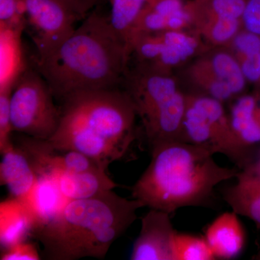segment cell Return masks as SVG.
I'll list each match as a JSON object with an SVG mask.
<instances>
[{
  "mask_svg": "<svg viewBox=\"0 0 260 260\" xmlns=\"http://www.w3.org/2000/svg\"><path fill=\"white\" fill-rule=\"evenodd\" d=\"M34 61L54 98L63 101L80 92L118 88L128 57L109 17L93 12L57 49Z\"/></svg>",
  "mask_w": 260,
  "mask_h": 260,
  "instance_id": "6da1fadb",
  "label": "cell"
},
{
  "mask_svg": "<svg viewBox=\"0 0 260 260\" xmlns=\"http://www.w3.org/2000/svg\"><path fill=\"white\" fill-rule=\"evenodd\" d=\"M61 102L59 127L48 140L53 148L85 154L106 170L125 157L138 136V116L124 90L80 92Z\"/></svg>",
  "mask_w": 260,
  "mask_h": 260,
  "instance_id": "7a4b0ae2",
  "label": "cell"
},
{
  "mask_svg": "<svg viewBox=\"0 0 260 260\" xmlns=\"http://www.w3.org/2000/svg\"><path fill=\"white\" fill-rule=\"evenodd\" d=\"M150 154L148 167L132 187V198L149 209L170 214L206 205L215 188L235 178L239 171L220 167L209 150L181 140L157 145Z\"/></svg>",
  "mask_w": 260,
  "mask_h": 260,
  "instance_id": "3957f363",
  "label": "cell"
},
{
  "mask_svg": "<svg viewBox=\"0 0 260 260\" xmlns=\"http://www.w3.org/2000/svg\"><path fill=\"white\" fill-rule=\"evenodd\" d=\"M144 205L109 190L85 199L70 200L52 221L32 237L49 260L104 259L115 241L136 219Z\"/></svg>",
  "mask_w": 260,
  "mask_h": 260,
  "instance_id": "277c9868",
  "label": "cell"
},
{
  "mask_svg": "<svg viewBox=\"0 0 260 260\" xmlns=\"http://www.w3.org/2000/svg\"><path fill=\"white\" fill-rule=\"evenodd\" d=\"M121 83L134 105L150 150L181 140L186 93L177 77L127 67Z\"/></svg>",
  "mask_w": 260,
  "mask_h": 260,
  "instance_id": "5b68a950",
  "label": "cell"
},
{
  "mask_svg": "<svg viewBox=\"0 0 260 260\" xmlns=\"http://www.w3.org/2000/svg\"><path fill=\"white\" fill-rule=\"evenodd\" d=\"M186 93L181 141L222 154L239 169L253 161L252 148L238 138L223 103L212 98Z\"/></svg>",
  "mask_w": 260,
  "mask_h": 260,
  "instance_id": "8992f818",
  "label": "cell"
},
{
  "mask_svg": "<svg viewBox=\"0 0 260 260\" xmlns=\"http://www.w3.org/2000/svg\"><path fill=\"white\" fill-rule=\"evenodd\" d=\"M47 81L35 68H25L15 81L10 98L13 132L49 140L61 120L60 108Z\"/></svg>",
  "mask_w": 260,
  "mask_h": 260,
  "instance_id": "52a82bcc",
  "label": "cell"
},
{
  "mask_svg": "<svg viewBox=\"0 0 260 260\" xmlns=\"http://www.w3.org/2000/svg\"><path fill=\"white\" fill-rule=\"evenodd\" d=\"M180 70L178 78L185 93L232 102L244 93L246 81L239 63L226 47L210 48Z\"/></svg>",
  "mask_w": 260,
  "mask_h": 260,
  "instance_id": "ba28073f",
  "label": "cell"
},
{
  "mask_svg": "<svg viewBox=\"0 0 260 260\" xmlns=\"http://www.w3.org/2000/svg\"><path fill=\"white\" fill-rule=\"evenodd\" d=\"M191 29L145 34L137 39L131 51L136 69L173 75L202 53L210 49Z\"/></svg>",
  "mask_w": 260,
  "mask_h": 260,
  "instance_id": "9c48e42d",
  "label": "cell"
},
{
  "mask_svg": "<svg viewBox=\"0 0 260 260\" xmlns=\"http://www.w3.org/2000/svg\"><path fill=\"white\" fill-rule=\"evenodd\" d=\"M24 30L37 48L36 58L49 55L75 31L80 20L61 0H22Z\"/></svg>",
  "mask_w": 260,
  "mask_h": 260,
  "instance_id": "30bf717a",
  "label": "cell"
},
{
  "mask_svg": "<svg viewBox=\"0 0 260 260\" xmlns=\"http://www.w3.org/2000/svg\"><path fill=\"white\" fill-rule=\"evenodd\" d=\"M172 214L150 209L141 219V229L135 239L129 259L174 260V240L177 231Z\"/></svg>",
  "mask_w": 260,
  "mask_h": 260,
  "instance_id": "8fae6325",
  "label": "cell"
},
{
  "mask_svg": "<svg viewBox=\"0 0 260 260\" xmlns=\"http://www.w3.org/2000/svg\"><path fill=\"white\" fill-rule=\"evenodd\" d=\"M191 29L189 17L181 0H155L146 7L135 25L127 55L135 39L145 34Z\"/></svg>",
  "mask_w": 260,
  "mask_h": 260,
  "instance_id": "7c38bea8",
  "label": "cell"
},
{
  "mask_svg": "<svg viewBox=\"0 0 260 260\" xmlns=\"http://www.w3.org/2000/svg\"><path fill=\"white\" fill-rule=\"evenodd\" d=\"M235 179L223 191V199L232 211L251 219L260 230V168L252 162L239 169Z\"/></svg>",
  "mask_w": 260,
  "mask_h": 260,
  "instance_id": "4fadbf2b",
  "label": "cell"
},
{
  "mask_svg": "<svg viewBox=\"0 0 260 260\" xmlns=\"http://www.w3.org/2000/svg\"><path fill=\"white\" fill-rule=\"evenodd\" d=\"M22 200L34 219V233L52 221L70 201L61 191L58 178L47 174L38 175L34 187Z\"/></svg>",
  "mask_w": 260,
  "mask_h": 260,
  "instance_id": "5bb4252c",
  "label": "cell"
},
{
  "mask_svg": "<svg viewBox=\"0 0 260 260\" xmlns=\"http://www.w3.org/2000/svg\"><path fill=\"white\" fill-rule=\"evenodd\" d=\"M238 216L234 211L225 212L205 230L204 237L216 259H234L244 249L245 232Z\"/></svg>",
  "mask_w": 260,
  "mask_h": 260,
  "instance_id": "9a60e30c",
  "label": "cell"
},
{
  "mask_svg": "<svg viewBox=\"0 0 260 260\" xmlns=\"http://www.w3.org/2000/svg\"><path fill=\"white\" fill-rule=\"evenodd\" d=\"M1 154V185L7 186L12 198L23 200L37 182V172L27 154L18 145L13 143Z\"/></svg>",
  "mask_w": 260,
  "mask_h": 260,
  "instance_id": "2e32d148",
  "label": "cell"
},
{
  "mask_svg": "<svg viewBox=\"0 0 260 260\" xmlns=\"http://www.w3.org/2000/svg\"><path fill=\"white\" fill-rule=\"evenodd\" d=\"M35 223L23 200L10 197L0 203V244L3 251L32 237Z\"/></svg>",
  "mask_w": 260,
  "mask_h": 260,
  "instance_id": "e0dca14e",
  "label": "cell"
},
{
  "mask_svg": "<svg viewBox=\"0 0 260 260\" xmlns=\"http://www.w3.org/2000/svg\"><path fill=\"white\" fill-rule=\"evenodd\" d=\"M238 138L249 148L260 144V91L242 94L232 101L229 113Z\"/></svg>",
  "mask_w": 260,
  "mask_h": 260,
  "instance_id": "ac0fdd59",
  "label": "cell"
},
{
  "mask_svg": "<svg viewBox=\"0 0 260 260\" xmlns=\"http://www.w3.org/2000/svg\"><path fill=\"white\" fill-rule=\"evenodd\" d=\"M63 194L70 200L91 198L118 186L102 168L58 178Z\"/></svg>",
  "mask_w": 260,
  "mask_h": 260,
  "instance_id": "d6986e66",
  "label": "cell"
},
{
  "mask_svg": "<svg viewBox=\"0 0 260 260\" xmlns=\"http://www.w3.org/2000/svg\"><path fill=\"white\" fill-rule=\"evenodd\" d=\"M226 48L237 59L247 83L260 91V36L242 30Z\"/></svg>",
  "mask_w": 260,
  "mask_h": 260,
  "instance_id": "ffe728a7",
  "label": "cell"
},
{
  "mask_svg": "<svg viewBox=\"0 0 260 260\" xmlns=\"http://www.w3.org/2000/svg\"><path fill=\"white\" fill-rule=\"evenodd\" d=\"M247 0H190L184 3V10L194 24L218 18L242 19Z\"/></svg>",
  "mask_w": 260,
  "mask_h": 260,
  "instance_id": "44dd1931",
  "label": "cell"
},
{
  "mask_svg": "<svg viewBox=\"0 0 260 260\" xmlns=\"http://www.w3.org/2000/svg\"><path fill=\"white\" fill-rule=\"evenodd\" d=\"M112 5L109 21L116 34L128 45L135 25L152 0H110ZM128 57V56H127Z\"/></svg>",
  "mask_w": 260,
  "mask_h": 260,
  "instance_id": "7402d4cb",
  "label": "cell"
},
{
  "mask_svg": "<svg viewBox=\"0 0 260 260\" xmlns=\"http://www.w3.org/2000/svg\"><path fill=\"white\" fill-rule=\"evenodd\" d=\"M191 29L210 47H226L242 30V19H212L195 24Z\"/></svg>",
  "mask_w": 260,
  "mask_h": 260,
  "instance_id": "603a6c76",
  "label": "cell"
},
{
  "mask_svg": "<svg viewBox=\"0 0 260 260\" xmlns=\"http://www.w3.org/2000/svg\"><path fill=\"white\" fill-rule=\"evenodd\" d=\"M174 260H215L205 237L176 233L174 240Z\"/></svg>",
  "mask_w": 260,
  "mask_h": 260,
  "instance_id": "cb8c5ba5",
  "label": "cell"
},
{
  "mask_svg": "<svg viewBox=\"0 0 260 260\" xmlns=\"http://www.w3.org/2000/svg\"><path fill=\"white\" fill-rule=\"evenodd\" d=\"M13 89L0 90V153L13 144L11 138L13 130L10 118V98Z\"/></svg>",
  "mask_w": 260,
  "mask_h": 260,
  "instance_id": "d4e9b609",
  "label": "cell"
},
{
  "mask_svg": "<svg viewBox=\"0 0 260 260\" xmlns=\"http://www.w3.org/2000/svg\"><path fill=\"white\" fill-rule=\"evenodd\" d=\"M0 26L24 30L22 0H0Z\"/></svg>",
  "mask_w": 260,
  "mask_h": 260,
  "instance_id": "484cf974",
  "label": "cell"
},
{
  "mask_svg": "<svg viewBox=\"0 0 260 260\" xmlns=\"http://www.w3.org/2000/svg\"><path fill=\"white\" fill-rule=\"evenodd\" d=\"M37 246L32 243H18L2 252L1 260H39L42 259Z\"/></svg>",
  "mask_w": 260,
  "mask_h": 260,
  "instance_id": "4316f807",
  "label": "cell"
},
{
  "mask_svg": "<svg viewBox=\"0 0 260 260\" xmlns=\"http://www.w3.org/2000/svg\"><path fill=\"white\" fill-rule=\"evenodd\" d=\"M242 23L243 29L260 36V0H247Z\"/></svg>",
  "mask_w": 260,
  "mask_h": 260,
  "instance_id": "83f0119b",
  "label": "cell"
},
{
  "mask_svg": "<svg viewBox=\"0 0 260 260\" xmlns=\"http://www.w3.org/2000/svg\"><path fill=\"white\" fill-rule=\"evenodd\" d=\"M70 10L79 17L85 18L90 10L96 4L99 0H61Z\"/></svg>",
  "mask_w": 260,
  "mask_h": 260,
  "instance_id": "f1b7e54d",
  "label": "cell"
},
{
  "mask_svg": "<svg viewBox=\"0 0 260 260\" xmlns=\"http://www.w3.org/2000/svg\"><path fill=\"white\" fill-rule=\"evenodd\" d=\"M255 162L256 164V165H257L258 167L260 168V158L259 159V160H257V161H255Z\"/></svg>",
  "mask_w": 260,
  "mask_h": 260,
  "instance_id": "f546056e",
  "label": "cell"
},
{
  "mask_svg": "<svg viewBox=\"0 0 260 260\" xmlns=\"http://www.w3.org/2000/svg\"><path fill=\"white\" fill-rule=\"evenodd\" d=\"M153 1H155V0H152V2H153ZM152 2H151V3H152Z\"/></svg>",
  "mask_w": 260,
  "mask_h": 260,
  "instance_id": "4dcf8cb0",
  "label": "cell"
},
{
  "mask_svg": "<svg viewBox=\"0 0 260 260\" xmlns=\"http://www.w3.org/2000/svg\"><path fill=\"white\" fill-rule=\"evenodd\" d=\"M259 257H260V255L259 256Z\"/></svg>",
  "mask_w": 260,
  "mask_h": 260,
  "instance_id": "1f68e13d",
  "label": "cell"
}]
</instances>
